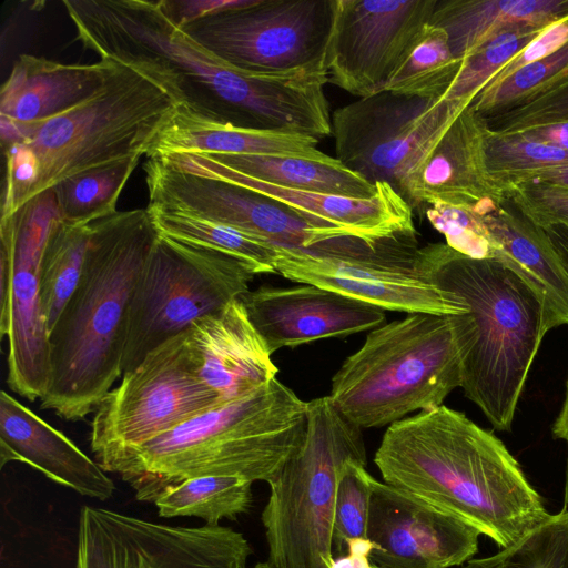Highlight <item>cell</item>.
<instances>
[{
  "label": "cell",
  "instance_id": "ffe728a7",
  "mask_svg": "<svg viewBox=\"0 0 568 568\" xmlns=\"http://www.w3.org/2000/svg\"><path fill=\"white\" fill-rule=\"evenodd\" d=\"M271 354L328 337H345L385 324V311L311 284L262 286L240 297Z\"/></svg>",
  "mask_w": 568,
  "mask_h": 568
},
{
  "label": "cell",
  "instance_id": "5bb4252c",
  "mask_svg": "<svg viewBox=\"0 0 568 568\" xmlns=\"http://www.w3.org/2000/svg\"><path fill=\"white\" fill-rule=\"evenodd\" d=\"M467 105L389 91L359 98L333 112L335 158L372 184L387 183L402 196L410 168Z\"/></svg>",
  "mask_w": 568,
  "mask_h": 568
},
{
  "label": "cell",
  "instance_id": "f546056e",
  "mask_svg": "<svg viewBox=\"0 0 568 568\" xmlns=\"http://www.w3.org/2000/svg\"><path fill=\"white\" fill-rule=\"evenodd\" d=\"M462 61L454 57L445 30L427 23L400 58L385 91L442 100L456 78Z\"/></svg>",
  "mask_w": 568,
  "mask_h": 568
},
{
  "label": "cell",
  "instance_id": "f35d334b",
  "mask_svg": "<svg viewBox=\"0 0 568 568\" xmlns=\"http://www.w3.org/2000/svg\"><path fill=\"white\" fill-rule=\"evenodd\" d=\"M429 223L445 236L446 244L456 252L476 260L495 258L496 247L480 214L471 209L440 202L426 210Z\"/></svg>",
  "mask_w": 568,
  "mask_h": 568
},
{
  "label": "cell",
  "instance_id": "7402d4cb",
  "mask_svg": "<svg viewBox=\"0 0 568 568\" xmlns=\"http://www.w3.org/2000/svg\"><path fill=\"white\" fill-rule=\"evenodd\" d=\"M185 335L199 377L221 403L242 398L276 378L278 368L240 298L196 320Z\"/></svg>",
  "mask_w": 568,
  "mask_h": 568
},
{
  "label": "cell",
  "instance_id": "d6a6232c",
  "mask_svg": "<svg viewBox=\"0 0 568 568\" xmlns=\"http://www.w3.org/2000/svg\"><path fill=\"white\" fill-rule=\"evenodd\" d=\"M141 158L89 170L58 183L55 193L62 220L89 224L116 212L119 196Z\"/></svg>",
  "mask_w": 568,
  "mask_h": 568
},
{
  "label": "cell",
  "instance_id": "f1b7e54d",
  "mask_svg": "<svg viewBox=\"0 0 568 568\" xmlns=\"http://www.w3.org/2000/svg\"><path fill=\"white\" fill-rule=\"evenodd\" d=\"M146 210L162 235L232 256L255 275L276 273L277 247L262 239L203 217L148 206Z\"/></svg>",
  "mask_w": 568,
  "mask_h": 568
},
{
  "label": "cell",
  "instance_id": "8d00e7d4",
  "mask_svg": "<svg viewBox=\"0 0 568 568\" xmlns=\"http://www.w3.org/2000/svg\"><path fill=\"white\" fill-rule=\"evenodd\" d=\"M568 73V41L554 53L527 64L471 102L483 118L503 113L538 94Z\"/></svg>",
  "mask_w": 568,
  "mask_h": 568
},
{
  "label": "cell",
  "instance_id": "ab89813d",
  "mask_svg": "<svg viewBox=\"0 0 568 568\" xmlns=\"http://www.w3.org/2000/svg\"><path fill=\"white\" fill-rule=\"evenodd\" d=\"M486 121L491 130L499 132L568 121V73L538 94Z\"/></svg>",
  "mask_w": 568,
  "mask_h": 568
},
{
  "label": "cell",
  "instance_id": "9c48e42d",
  "mask_svg": "<svg viewBox=\"0 0 568 568\" xmlns=\"http://www.w3.org/2000/svg\"><path fill=\"white\" fill-rule=\"evenodd\" d=\"M148 207L203 217L262 239L276 247L322 256L371 258L393 253L399 237H358L239 184L175 169L161 160L143 164Z\"/></svg>",
  "mask_w": 568,
  "mask_h": 568
},
{
  "label": "cell",
  "instance_id": "e0dca14e",
  "mask_svg": "<svg viewBox=\"0 0 568 568\" xmlns=\"http://www.w3.org/2000/svg\"><path fill=\"white\" fill-rule=\"evenodd\" d=\"M417 250L361 258L277 247L275 270L293 282L316 285L384 311L435 315L467 313L469 308L462 297L415 272Z\"/></svg>",
  "mask_w": 568,
  "mask_h": 568
},
{
  "label": "cell",
  "instance_id": "4dcf8cb0",
  "mask_svg": "<svg viewBox=\"0 0 568 568\" xmlns=\"http://www.w3.org/2000/svg\"><path fill=\"white\" fill-rule=\"evenodd\" d=\"M252 484L236 476L190 478L164 493L154 505L161 518L196 517L217 526L251 509Z\"/></svg>",
  "mask_w": 568,
  "mask_h": 568
},
{
  "label": "cell",
  "instance_id": "7bdbcfd3",
  "mask_svg": "<svg viewBox=\"0 0 568 568\" xmlns=\"http://www.w3.org/2000/svg\"><path fill=\"white\" fill-rule=\"evenodd\" d=\"M252 0H163V6L170 18L180 27L197 20L245 7Z\"/></svg>",
  "mask_w": 568,
  "mask_h": 568
},
{
  "label": "cell",
  "instance_id": "3957f363",
  "mask_svg": "<svg viewBox=\"0 0 568 568\" xmlns=\"http://www.w3.org/2000/svg\"><path fill=\"white\" fill-rule=\"evenodd\" d=\"M158 234L146 207L91 222L80 281L49 333L51 375L41 409L80 420L122 376L130 304Z\"/></svg>",
  "mask_w": 568,
  "mask_h": 568
},
{
  "label": "cell",
  "instance_id": "f6af8a7d",
  "mask_svg": "<svg viewBox=\"0 0 568 568\" xmlns=\"http://www.w3.org/2000/svg\"><path fill=\"white\" fill-rule=\"evenodd\" d=\"M568 268V226L556 225L544 229Z\"/></svg>",
  "mask_w": 568,
  "mask_h": 568
},
{
  "label": "cell",
  "instance_id": "4316f807",
  "mask_svg": "<svg viewBox=\"0 0 568 568\" xmlns=\"http://www.w3.org/2000/svg\"><path fill=\"white\" fill-rule=\"evenodd\" d=\"M562 20L568 0H437L428 24L444 29L454 57L463 59L505 27Z\"/></svg>",
  "mask_w": 568,
  "mask_h": 568
},
{
  "label": "cell",
  "instance_id": "ba28073f",
  "mask_svg": "<svg viewBox=\"0 0 568 568\" xmlns=\"http://www.w3.org/2000/svg\"><path fill=\"white\" fill-rule=\"evenodd\" d=\"M305 422L301 444L267 483L261 519L275 568H333L338 474L348 459L366 463L362 429L328 395L307 402Z\"/></svg>",
  "mask_w": 568,
  "mask_h": 568
},
{
  "label": "cell",
  "instance_id": "83f0119b",
  "mask_svg": "<svg viewBox=\"0 0 568 568\" xmlns=\"http://www.w3.org/2000/svg\"><path fill=\"white\" fill-rule=\"evenodd\" d=\"M222 164L256 180L298 191L353 199H368L378 191L336 158L307 159L275 154H207Z\"/></svg>",
  "mask_w": 568,
  "mask_h": 568
},
{
  "label": "cell",
  "instance_id": "681fc988",
  "mask_svg": "<svg viewBox=\"0 0 568 568\" xmlns=\"http://www.w3.org/2000/svg\"><path fill=\"white\" fill-rule=\"evenodd\" d=\"M253 568H275L273 565H271L268 561H263L256 564Z\"/></svg>",
  "mask_w": 568,
  "mask_h": 568
},
{
  "label": "cell",
  "instance_id": "9a60e30c",
  "mask_svg": "<svg viewBox=\"0 0 568 568\" xmlns=\"http://www.w3.org/2000/svg\"><path fill=\"white\" fill-rule=\"evenodd\" d=\"M437 0H335L325 54L331 83L358 98L385 91Z\"/></svg>",
  "mask_w": 568,
  "mask_h": 568
},
{
  "label": "cell",
  "instance_id": "d6986e66",
  "mask_svg": "<svg viewBox=\"0 0 568 568\" xmlns=\"http://www.w3.org/2000/svg\"><path fill=\"white\" fill-rule=\"evenodd\" d=\"M486 119L470 103L430 141L403 185L412 209L440 202L487 214L507 197L486 169Z\"/></svg>",
  "mask_w": 568,
  "mask_h": 568
},
{
  "label": "cell",
  "instance_id": "60d3db41",
  "mask_svg": "<svg viewBox=\"0 0 568 568\" xmlns=\"http://www.w3.org/2000/svg\"><path fill=\"white\" fill-rule=\"evenodd\" d=\"M507 197L532 223L547 229L568 226V187L538 181L514 185Z\"/></svg>",
  "mask_w": 568,
  "mask_h": 568
},
{
  "label": "cell",
  "instance_id": "4fadbf2b",
  "mask_svg": "<svg viewBox=\"0 0 568 568\" xmlns=\"http://www.w3.org/2000/svg\"><path fill=\"white\" fill-rule=\"evenodd\" d=\"M243 534L225 526H171L83 506L75 568H247Z\"/></svg>",
  "mask_w": 568,
  "mask_h": 568
},
{
  "label": "cell",
  "instance_id": "bcb514c9",
  "mask_svg": "<svg viewBox=\"0 0 568 568\" xmlns=\"http://www.w3.org/2000/svg\"><path fill=\"white\" fill-rule=\"evenodd\" d=\"M525 181L546 182L568 187V166L539 172L528 176L521 182Z\"/></svg>",
  "mask_w": 568,
  "mask_h": 568
},
{
  "label": "cell",
  "instance_id": "1f68e13d",
  "mask_svg": "<svg viewBox=\"0 0 568 568\" xmlns=\"http://www.w3.org/2000/svg\"><path fill=\"white\" fill-rule=\"evenodd\" d=\"M90 236L91 223L62 220L49 237L39 271L40 300L49 333L80 281Z\"/></svg>",
  "mask_w": 568,
  "mask_h": 568
},
{
  "label": "cell",
  "instance_id": "44dd1931",
  "mask_svg": "<svg viewBox=\"0 0 568 568\" xmlns=\"http://www.w3.org/2000/svg\"><path fill=\"white\" fill-rule=\"evenodd\" d=\"M184 172L239 184L303 213L379 242L415 235L412 206L387 183L368 199H353L273 185L226 166L207 154L176 153L158 158Z\"/></svg>",
  "mask_w": 568,
  "mask_h": 568
},
{
  "label": "cell",
  "instance_id": "cb8c5ba5",
  "mask_svg": "<svg viewBox=\"0 0 568 568\" xmlns=\"http://www.w3.org/2000/svg\"><path fill=\"white\" fill-rule=\"evenodd\" d=\"M113 59L95 63H61L21 54L1 87L0 115L38 124L62 114L98 92L114 68Z\"/></svg>",
  "mask_w": 568,
  "mask_h": 568
},
{
  "label": "cell",
  "instance_id": "d4e9b609",
  "mask_svg": "<svg viewBox=\"0 0 568 568\" xmlns=\"http://www.w3.org/2000/svg\"><path fill=\"white\" fill-rule=\"evenodd\" d=\"M313 136L233 124L191 103L178 105L152 141L148 159L176 153L275 154L324 159Z\"/></svg>",
  "mask_w": 568,
  "mask_h": 568
},
{
  "label": "cell",
  "instance_id": "c3c4849f",
  "mask_svg": "<svg viewBox=\"0 0 568 568\" xmlns=\"http://www.w3.org/2000/svg\"><path fill=\"white\" fill-rule=\"evenodd\" d=\"M562 509L568 514V442H567V459L565 470V487H564V506Z\"/></svg>",
  "mask_w": 568,
  "mask_h": 568
},
{
  "label": "cell",
  "instance_id": "277c9868",
  "mask_svg": "<svg viewBox=\"0 0 568 568\" xmlns=\"http://www.w3.org/2000/svg\"><path fill=\"white\" fill-rule=\"evenodd\" d=\"M414 270L462 297L454 315L465 396L498 430H510L528 373L548 331L557 327L535 291L497 260H476L446 243L418 247Z\"/></svg>",
  "mask_w": 568,
  "mask_h": 568
},
{
  "label": "cell",
  "instance_id": "30bf717a",
  "mask_svg": "<svg viewBox=\"0 0 568 568\" xmlns=\"http://www.w3.org/2000/svg\"><path fill=\"white\" fill-rule=\"evenodd\" d=\"M254 276L232 256L159 233L130 304L122 375L196 320L240 298Z\"/></svg>",
  "mask_w": 568,
  "mask_h": 568
},
{
  "label": "cell",
  "instance_id": "74e56055",
  "mask_svg": "<svg viewBox=\"0 0 568 568\" xmlns=\"http://www.w3.org/2000/svg\"><path fill=\"white\" fill-rule=\"evenodd\" d=\"M374 477L366 470V463L348 459L338 474L333 544L337 551L349 541L366 538V526Z\"/></svg>",
  "mask_w": 568,
  "mask_h": 568
},
{
  "label": "cell",
  "instance_id": "484cf974",
  "mask_svg": "<svg viewBox=\"0 0 568 568\" xmlns=\"http://www.w3.org/2000/svg\"><path fill=\"white\" fill-rule=\"evenodd\" d=\"M484 220L495 243L494 260L535 291L558 326L568 325V268L546 231L508 197Z\"/></svg>",
  "mask_w": 568,
  "mask_h": 568
},
{
  "label": "cell",
  "instance_id": "b9f144b4",
  "mask_svg": "<svg viewBox=\"0 0 568 568\" xmlns=\"http://www.w3.org/2000/svg\"><path fill=\"white\" fill-rule=\"evenodd\" d=\"M568 41V20L555 22L547 27L529 42L513 60L504 65L484 89L491 88L523 67L536 62L558 49ZM483 89V90H484Z\"/></svg>",
  "mask_w": 568,
  "mask_h": 568
},
{
  "label": "cell",
  "instance_id": "52a82bcc",
  "mask_svg": "<svg viewBox=\"0 0 568 568\" xmlns=\"http://www.w3.org/2000/svg\"><path fill=\"white\" fill-rule=\"evenodd\" d=\"M176 80L155 68L116 61L92 97L48 121L23 124L39 161L29 200L79 173L145 155L179 104Z\"/></svg>",
  "mask_w": 568,
  "mask_h": 568
},
{
  "label": "cell",
  "instance_id": "f907efd6",
  "mask_svg": "<svg viewBox=\"0 0 568 568\" xmlns=\"http://www.w3.org/2000/svg\"><path fill=\"white\" fill-rule=\"evenodd\" d=\"M373 566H374V565H373ZM374 568H377V567H375V566H374Z\"/></svg>",
  "mask_w": 568,
  "mask_h": 568
},
{
  "label": "cell",
  "instance_id": "ee69618b",
  "mask_svg": "<svg viewBox=\"0 0 568 568\" xmlns=\"http://www.w3.org/2000/svg\"><path fill=\"white\" fill-rule=\"evenodd\" d=\"M518 132L531 140L558 146L568 152V121L521 129Z\"/></svg>",
  "mask_w": 568,
  "mask_h": 568
},
{
  "label": "cell",
  "instance_id": "7c38bea8",
  "mask_svg": "<svg viewBox=\"0 0 568 568\" xmlns=\"http://www.w3.org/2000/svg\"><path fill=\"white\" fill-rule=\"evenodd\" d=\"M334 7L335 0H252L245 7L197 20L183 29L243 71L326 72Z\"/></svg>",
  "mask_w": 568,
  "mask_h": 568
},
{
  "label": "cell",
  "instance_id": "5b68a950",
  "mask_svg": "<svg viewBox=\"0 0 568 568\" xmlns=\"http://www.w3.org/2000/svg\"><path fill=\"white\" fill-rule=\"evenodd\" d=\"M307 402L274 378L125 450L100 467L153 503L179 484L203 476L268 483L301 444Z\"/></svg>",
  "mask_w": 568,
  "mask_h": 568
},
{
  "label": "cell",
  "instance_id": "e575fe53",
  "mask_svg": "<svg viewBox=\"0 0 568 568\" xmlns=\"http://www.w3.org/2000/svg\"><path fill=\"white\" fill-rule=\"evenodd\" d=\"M547 27L515 24L493 33L462 59L458 73L442 99L470 104L491 78Z\"/></svg>",
  "mask_w": 568,
  "mask_h": 568
},
{
  "label": "cell",
  "instance_id": "6da1fadb",
  "mask_svg": "<svg viewBox=\"0 0 568 568\" xmlns=\"http://www.w3.org/2000/svg\"><path fill=\"white\" fill-rule=\"evenodd\" d=\"M63 6L85 49L170 74L189 103L225 121L317 140L332 134L326 72L256 74L234 68L178 26L163 0H64Z\"/></svg>",
  "mask_w": 568,
  "mask_h": 568
},
{
  "label": "cell",
  "instance_id": "603a6c76",
  "mask_svg": "<svg viewBox=\"0 0 568 568\" xmlns=\"http://www.w3.org/2000/svg\"><path fill=\"white\" fill-rule=\"evenodd\" d=\"M20 462L78 494L105 501L113 480L63 433L2 390L0 395V465Z\"/></svg>",
  "mask_w": 568,
  "mask_h": 568
},
{
  "label": "cell",
  "instance_id": "7dc6e473",
  "mask_svg": "<svg viewBox=\"0 0 568 568\" xmlns=\"http://www.w3.org/2000/svg\"><path fill=\"white\" fill-rule=\"evenodd\" d=\"M552 434L556 438L564 439L566 443L568 442V378L562 406L552 425Z\"/></svg>",
  "mask_w": 568,
  "mask_h": 568
},
{
  "label": "cell",
  "instance_id": "7a4b0ae2",
  "mask_svg": "<svg viewBox=\"0 0 568 568\" xmlns=\"http://www.w3.org/2000/svg\"><path fill=\"white\" fill-rule=\"evenodd\" d=\"M374 463L384 483L465 519L501 548L550 515L499 438L445 405L389 425Z\"/></svg>",
  "mask_w": 568,
  "mask_h": 568
},
{
  "label": "cell",
  "instance_id": "2e32d148",
  "mask_svg": "<svg viewBox=\"0 0 568 568\" xmlns=\"http://www.w3.org/2000/svg\"><path fill=\"white\" fill-rule=\"evenodd\" d=\"M53 223L33 209H22L0 220V254L12 266V283L6 323L0 337H8L10 389L34 402L45 394L51 375L49 329L43 314L40 263Z\"/></svg>",
  "mask_w": 568,
  "mask_h": 568
},
{
  "label": "cell",
  "instance_id": "836d02e7",
  "mask_svg": "<svg viewBox=\"0 0 568 568\" xmlns=\"http://www.w3.org/2000/svg\"><path fill=\"white\" fill-rule=\"evenodd\" d=\"M484 154L488 174L506 196L514 185L530 175L568 166L567 151L518 132L494 131L488 124Z\"/></svg>",
  "mask_w": 568,
  "mask_h": 568
},
{
  "label": "cell",
  "instance_id": "8992f818",
  "mask_svg": "<svg viewBox=\"0 0 568 568\" xmlns=\"http://www.w3.org/2000/svg\"><path fill=\"white\" fill-rule=\"evenodd\" d=\"M462 383L454 315L416 313L372 329L333 376L328 397L352 424L375 428L442 406Z\"/></svg>",
  "mask_w": 568,
  "mask_h": 568
},
{
  "label": "cell",
  "instance_id": "ac0fdd59",
  "mask_svg": "<svg viewBox=\"0 0 568 568\" xmlns=\"http://www.w3.org/2000/svg\"><path fill=\"white\" fill-rule=\"evenodd\" d=\"M480 531L465 519L373 479L366 538L377 568H450L478 551Z\"/></svg>",
  "mask_w": 568,
  "mask_h": 568
},
{
  "label": "cell",
  "instance_id": "8fae6325",
  "mask_svg": "<svg viewBox=\"0 0 568 568\" xmlns=\"http://www.w3.org/2000/svg\"><path fill=\"white\" fill-rule=\"evenodd\" d=\"M219 404L195 371L183 332L124 373L103 398L91 423L94 460L101 466Z\"/></svg>",
  "mask_w": 568,
  "mask_h": 568
},
{
  "label": "cell",
  "instance_id": "d590c367",
  "mask_svg": "<svg viewBox=\"0 0 568 568\" xmlns=\"http://www.w3.org/2000/svg\"><path fill=\"white\" fill-rule=\"evenodd\" d=\"M462 568H568V514L549 515L516 542Z\"/></svg>",
  "mask_w": 568,
  "mask_h": 568
}]
</instances>
